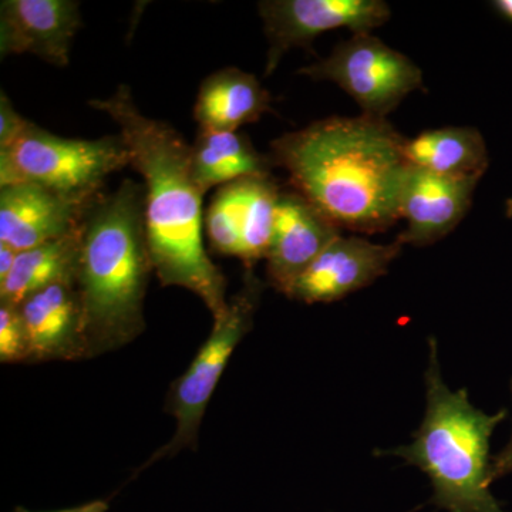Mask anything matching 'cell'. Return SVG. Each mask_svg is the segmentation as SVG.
I'll return each mask as SVG.
<instances>
[{"instance_id": "8992f818", "label": "cell", "mask_w": 512, "mask_h": 512, "mask_svg": "<svg viewBox=\"0 0 512 512\" xmlns=\"http://www.w3.org/2000/svg\"><path fill=\"white\" fill-rule=\"evenodd\" d=\"M264 289V282L254 271L245 269L241 289L228 301L227 311L214 319L210 338L198 350L187 372L173 384L167 402L168 412L177 421L173 439L156 451L141 470L197 443L198 430L208 403L239 342L254 325Z\"/></svg>"}, {"instance_id": "5bb4252c", "label": "cell", "mask_w": 512, "mask_h": 512, "mask_svg": "<svg viewBox=\"0 0 512 512\" xmlns=\"http://www.w3.org/2000/svg\"><path fill=\"white\" fill-rule=\"evenodd\" d=\"M19 308L28 330L30 362L89 359L76 285L49 286L30 295Z\"/></svg>"}, {"instance_id": "8fae6325", "label": "cell", "mask_w": 512, "mask_h": 512, "mask_svg": "<svg viewBox=\"0 0 512 512\" xmlns=\"http://www.w3.org/2000/svg\"><path fill=\"white\" fill-rule=\"evenodd\" d=\"M80 28V3L74 0H3L0 56L29 53L53 66L66 67Z\"/></svg>"}, {"instance_id": "44dd1931", "label": "cell", "mask_w": 512, "mask_h": 512, "mask_svg": "<svg viewBox=\"0 0 512 512\" xmlns=\"http://www.w3.org/2000/svg\"><path fill=\"white\" fill-rule=\"evenodd\" d=\"M0 362H30L28 330L19 306L0 302Z\"/></svg>"}, {"instance_id": "ffe728a7", "label": "cell", "mask_w": 512, "mask_h": 512, "mask_svg": "<svg viewBox=\"0 0 512 512\" xmlns=\"http://www.w3.org/2000/svg\"><path fill=\"white\" fill-rule=\"evenodd\" d=\"M247 181L222 185L215 192L204 215V227L211 247L221 255L237 256L241 248L242 212L247 200Z\"/></svg>"}, {"instance_id": "5b68a950", "label": "cell", "mask_w": 512, "mask_h": 512, "mask_svg": "<svg viewBox=\"0 0 512 512\" xmlns=\"http://www.w3.org/2000/svg\"><path fill=\"white\" fill-rule=\"evenodd\" d=\"M128 165L130 154L120 134L79 140L30 123L12 146L0 150V187L37 184L70 200L93 202L107 178Z\"/></svg>"}, {"instance_id": "30bf717a", "label": "cell", "mask_w": 512, "mask_h": 512, "mask_svg": "<svg viewBox=\"0 0 512 512\" xmlns=\"http://www.w3.org/2000/svg\"><path fill=\"white\" fill-rule=\"evenodd\" d=\"M481 175L447 177L409 164L400 190V218L407 228L397 241L429 247L447 237L470 210Z\"/></svg>"}, {"instance_id": "4fadbf2b", "label": "cell", "mask_w": 512, "mask_h": 512, "mask_svg": "<svg viewBox=\"0 0 512 512\" xmlns=\"http://www.w3.org/2000/svg\"><path fill=\"white\" fill-rule=\"evenodd\" d=\"M340 229L295 190H281L274 234L266 254L268 284L285 293Z\"/></svg>"}, {"instance_id": "9a60e30c", "label": "cell", "mask_w": 512, "mask_h": 512, "mask_svg": "<svg viewBox=\"0 0 512 512\" xmlns=\"http://www.w3.org/2000/svg\"><path fill=\"white\" fill-rule=\"evenodd\" d=\"M271 100L254 74L225 67L201 83L194 119L200 130L238 131L268 113Z\"/></svg>"}, {"instance_id": "9c48e42d", "label": "cell", "mask_w": 512, "mask_h": 512, "mask_svg": "<svg viewBox=\"0 0 512 512\" xmlns=\"http://www.w3.org/2000/svg\"><path fill=\"white\" fill-rule=\"evenodd\" d=\"M399 241L373 244L365 238L336 237L285 293L303 303L340 301L386 275L402 252Z\"/></svg>"}, {"instance_id": "3957f363", "label": "cell", "mask_w": 512, "mask_h": 512, "mask_svg": "<svg viewBox=\"0 0 512 512\" xmlns=\"http://www.w3.org/2000/svg\"><path fill=\"white\" fill-rule=\"evenodd\" d=\"M151 272L146 191L124 180L90 205L80 228L76 288L89 359L123 348L144 332Z\"/></svg>"}, {"instance_id": "ba28073f", "label": "cell", "mask_w": 512, "mask_h": 512, "mask_svg": "<svg viewBox=\"0 0 512 512\" xmlns=\"http://www.w3.org/2000/svg\"><path fill=\"white\" fill-rule=\"evenodd\" d=\"M268 39L265 76L293 47H308L322 33L340 28L372 33L389 22L392 12L382 0H265L258 3Z\"/></svg>"}, {"instance_id": "7c38bea8", "label": "cell", "mask_w": 512, "mask_h": 512, "mask_svg": "<svg viewBox=\"0 0 512 512\" xmlns=\"http://www.w3.org/2000/svg\"><path fill=\"white\" fill-rule=\"evenodd\" d=\"M93 202L70 200L37 184L3 185L0 244L22 252L67 237L80 228Z\"/></svg>"}, {"instance_id": "cb8c5ba5", "label": "cell", "mask_w": 512, "mask_h": 512, "mask_svg": "<svg viewBox=\"0 0 512 512\" xmlns=\"http://www.w3.org/2000/svg\"><path fill=\"white\" fill-rule=\"evenodd\" d=\"M18 254V251L8 247V245L0 244V284L6 281L10 272L13 271V266L16 264Z\"/></svg>"}, {"instance_id": "484cf974", "label": "cell", "mask_w": 512, "mask_h": 512, "mask_svg": "<svg viewBox=\"0 0 512 512\" xmlns=\"http://www.w3.org/2000/svg\"><path fill=\"white\" fill-rule=\"evenodd\" d=\"M493 6L501 16L512 22V0H495Z\"/></svg>"}, {"instance_id": "2e32d148", "label": "cell", "mask_w": 512, "mask_h": 512, "mask_svg": "<svg viewBox=\"0 0 512 512\" xmlns=\"http://www.w3.org/2000/svg\"><path fill=\"white\" fill-rule=\"evenodd\" d=\"M191 167L201 191L245 178L272 177V161L238 131L198 130L191 144Z\"/></svg>"}, {"instance_id": "7a4b0ae2", "label": "cell", "mask_w": 512, "mask_h": 512, "mask_svg": "<svg viewBox=\"0 0 512 512\" xmlns=\"http://www.w3.org/2000/svg\"><path fill=\"white\" fill-rule=\"evenodd\" d=\"M406 140L386 119L332 116L276 138L269 158L336 227L376 234L400 220Z\"/></svg>"}, {"instance_id": "6da1fadb", "label": "cell", "mask_w": 512, "mask_h": 512, "mask_svg": "<svg viewBox=\"0 0 512 512\" xmlns=\"http://www.w3.org/2000/svg\"><path fill=\"white\" fill-rule=\"evenodd\" d=\"M89 104L117 124L130 167L143 177L148 248L158 281L195 293L217 319L228 308L227 281L202 241L205 194L192 175L191 144L167 121L141 113L126 84Z\"/></svg>"}, {"instance_id": "d6986e66", "label": "cell", "mask_w": 512, "mask_h": 512, "mask_svg": "<svg viewBox=\"0 0 512 512\" xmlns=\"http://www.w3.org/2000/svg\"><path fill=\"white\" fill-rule=\"evenodd\" d=\"M281 190L272 177L248 178L239 248L245 269H254L256 262L268 254Z\"/></svg>"}, {"instance_id": "e0dca14e", "label": "cell", "mask_w": 512, "mask_h": 512, "mask_svg": "<svg viewBox=\"0 0 512 512\" xmlns=\"http://www.w3.org/2000/svg\"><path fill=\"white\" fill-rule=\"evenodd\" d=\"M80 228L67 237L19 252L13 271L0 284V302L20 306L30 295L49 286L76 285Z\"/></svg>"}, {"instance_id": "277c9868", "label": "cell", "mask_w": 512, "mask_h": 512, "mask_svg": "<svg viewBox=\"0 0 512 512\" xmlns=\"http://www.w3.org/2000/svg\"><path fill=\"white\" fill-rule=\"evenodd\" d=\"M426 399V413L412 443L376 454L399 457L420 468L433 485L430 504L439 510L505 512L490 490V444L507 410L484 413L471 404L466 389H448L434 339H430Z\"/></svg>"}, {"instance_id": "52a82bcc", "label": "cell", "mask_w": 512, "mask_h": 512, "mask_svg": "<svg viewBox=\"0 0 512 512\" xmlns=\"http://www.w3.org/2000/svg\"><path fill=\"white\" fill-rule=\"evenodd\" d=\"M299 74L338 84L359 104L363 116L375 119H386L410 93L424 89L420 67L372 33H356Z\"/></svg>"}, {"instance_id": "d4e9b609", "label": "cell", "mask_w": 512, "mask_h": 512, "mask_svg": "<svg viewBox=\"0 0 512 512\" xmlns=\"http://www.w3.org/2000/svg\"><path fill=\"white\" fill-rule=\"evenodd\" d=\"M109 510V504L103 500L90 501V503L79 505V507L66 508V510L49 511V512H107ZM13 512H35L25 510V508H15ZM46 512V511H39Z\"/></svg>"}, {"instance_id": "7402d4cb", "label": "cell", "mask_w": 512, "mask_h": 512, "mask_svg": "<svg viewBox=\"0 0 512 512\" xmlns=\"http://www.w3.org/2000/svg\"><path fill=\"white\" fill-rule=\"evenodd\" d=\"M32 121L20 116L5 92L0 94V150L15 143Z\"/></svg>"}, {"instance_id": "603a6c76", "label": "cell", "mask_w": 512, "mask_h": 512, "mask_svg": "<svg viewBox=\"0 0 512 512\" xmlns=\"http://www.w3.org/2000/svg\"><path fill=\"white\" fill-rule=\"evenodd\" d=\"M511 394H512V380H511ZM512 474V434L508 440L507 446L491 458V480L497 481L500 478Z\"/></svg>"}, {"instance_id": "ac0fdd59", "label": "cell", "mask_w": 512, "mask_h": 512, "mask_svg": "<svg viewBox=\"0 0 512 512\" xmlns=\"http://www.w3.org/2000/svg\"><path fill=\"white\" fill-rule=\"evenodd\" d=\"M407 163L447 177L483 175L488 150L484 137L473 127H443L426 130L404 144Z\"/></svg>"}]
</instances>
